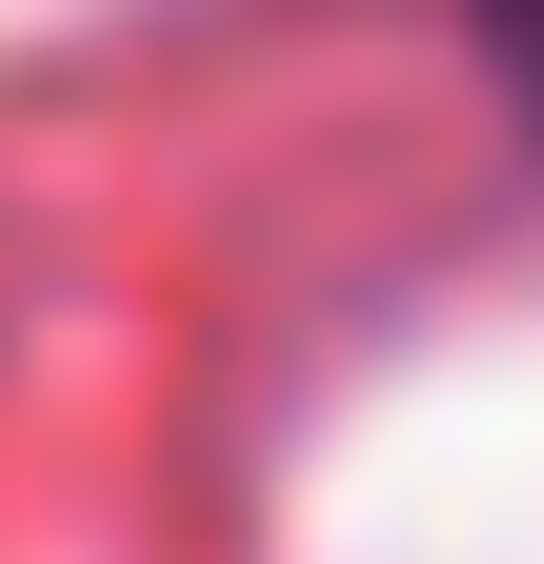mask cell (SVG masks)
<instances>
[{
    "instance_id": "obj_1",
    "label": "cell",
    "mask_w": 544,
    "mask_h": 564,
    "mask_svg": "<svg viewBox=\"0 0 544 564\" xmlns=\"http://www.w3.org/2000/svg\"><path fill=\"white\" fill-rule=\"evenodd\" d=\"M485 41H504V82H524V121H544V0H485Z\"/></svg>"
}]
</instances>
